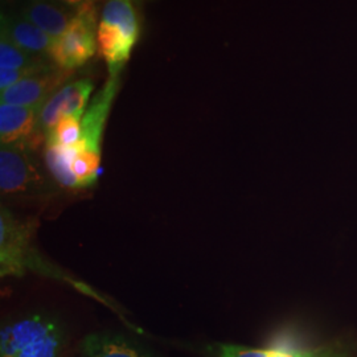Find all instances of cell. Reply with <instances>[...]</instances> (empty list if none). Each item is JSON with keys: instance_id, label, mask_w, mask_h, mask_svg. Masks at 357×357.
I'll return each mask as SVG.
<instances>
[{"instance_id": "cell-14", "label": "cell", "mask_w": 357, "mask_h": 357, "mask_svg": "<svg viewBox=\"0 0 357 357\" xmlns=\"http://www.w3.org/2000/svg\"><path fill=\"white\" fill-rule=\"evenodd\" d=\"M45 163L54 181L66 190H78V183L72 169L73 151L70 147H61L45 143Z\"/></svg>"}, {"instance_id": "cell-8", "label": "cell", "mask_w": 357, "mask_h": 357, "mask_svg": "<svg viewBox=\"0 0 357 357\" xmlns=\"http://www.w3.org/2000/svg\"><path fill=\"white\" fill-rule=\"evenodd\" d=\"M121 88L119 76H109L90 102L89 109L81 119V138L75 147H70L73 153H82L101 159V142L106 121L110 114L112 105Z\"/></svg>"}, {"instance_id": "cell-1", "label": "cell", "mask_w": 357, "mask_h": 357, "mask_svg": "<svg viewBox=\"0 0 357 357\" xmlns=\"http://www.w3.org/2000/svg\"><path fill=\"white\" fill-rule=\"evenodd\" d=\"M36 224L20 220L13 212L1 205L0 209V274L1 277H23L26 270H32L52 278L70 283L82 293L94 298L100 296L88 286L75 281L60 273L57 268H48V262L43 259L32 243Z\"/></svg>"}, {"instance_id": "cell-10", "label": "cell", "mask_w": 357, "mask_h": 357, "mask_svg": "<svg viewBox=\"0 0 357 357\" xmlns=\"http://www.w3.org/2000/svg\"><path fill=\"white\" fill-rule=\"evenodd\" d=\"M41 109L0 103V141L1 144H26L32 150Z\"/></svg>"}, {"instance_id": "cell-2", "label": "cell", "mask_w": 357, "mask_h": 357, "mask_svg": "<svg viewBox=\"0 0 357 357\" xmlns=\"http://www.w3.org/2000/svg\"><path fill=\"white\" fill-rule=\"evenodd\" d=\"M66 343L61 320L47 312H29L3 324L0 357H63Z\"/></svg>"}, {"instance_id": "cell-3", "label": "cell", "mask_w": 357, "mask_h": 357, "mask_svg": "<svg viewBox=\"0 0 357 357\" xmlns=\"http://www.w3.org/2000/svg\"><path fill=\"white\" fill-rule=\"evenodd\" d=\"M139 38L141 22L131 0H107L97 28V44L110 76H119Z\"/></svg>"}, {"instance_id": "cell-17", "label": "cell", "mask_w": 357, "mask_h": 357, "mask_svg": "<svg viewBox=\"0 0 357 357\" xmlns=\"http://www.w3.org/2000/svg\"><path fill=\"white\" fill-rule=\"evenodd\" d=\"M38 68H35V69H6V68H0V90L3 91V90L11 88L15 84L20 82L22 79H24L26 77L29 76Z\"/></svg>"}, {"instance_id": "cell-16", "label": "cell", "mask_w": 357, "mask_h": 357, "mask_svg": "<svg viewBox=\"0 0 357 357\" xmlns=\"http://www.w3.org/2000/svg\"><path fill=\"white\" fill-rule=\"evenodd\" d=\"M81 119L75 115H66L47 135V142L61 147H75L81 138Z\"/></svg>"}, {"instance_id": "cell-6", "label": "cell", "mask_w": 357, "mask_h": 357, "mask_svg": "<svg viewBox=\"0 0 357 357\" xmlns=\"http://www.w3.org/2000/svg\"><path fill=\"white\" fill-rule=\"evenodd\" d=\"M93 89L94 82L90 78H82L65 84L44 103L38 113V128L33 141L35 150L43 142H47V135L61 118L66 115L84 116Z\"/></svg>"}, {"instance_id": "cell-12", "label": "cell", "mask_w": 357, "mask_h": 357, "mask_svg": "<svg viewBox=\"0 0 357 357\" xmlns=\"http://www.w3.org/2000/svg\"><path fill=\"white\" fill-rule=\"evenodd\" d=\"M1 36L33 56H47L51 50L52 40L38 26L22 15L1 13Z\"/></svg>"}, {"instance_id": "cell-9", "label": "cell", "mask_w": 357, "mask_h": 357, "mask_svg": "<svg viewBox=\"0 0 357 357\" xmlns=\"http://www.w3.org/2000/svg\"><path fill=\"white\" fill-rule=\"evenodd\" d=\"M216 354L218 357H357V340L342 337L320 347L299 351L218 344L216 347Z\"/></svg>"}, {"instance_id": "cell-19", "label": "cell", "mask_w": 357, "mask_h": 357, "mask_svg": "<svg viewBox=\"0 0 357 357\" xmlns=\"http://www.w3.org/2000/svg\"><path fill=\"white\" fill-rule=\"evenodd\" d=\"M19 1H20V0H0V3H1V8H3V13H4V10H10V8L15 7Z\"/></svg>"}, {"instance_id": "cell-15", "label": "cell", "mask_w": 357, "mask_h": 357, "mask_svg": "<svg viewBox=\"0 0 357 357\" xmlns=\"http://www.w3.org/2000/svg\"><path fill=\"white\" fill-rule=\"evenodd\" d=\"M44 64L43 57L33 56L15 45L8 38H0V68L6 69H35Z\"/></svg>"}, {"instance_id": "cell-11", "label": "cell", "mask_w": 357, "mask_h": 357, "mask_svg": "<svg viewBox=\"0 0 357 357\" xmlns=\"http://www.w3.org/2000/svg\"><path fill=\"white\" fill-rule=\"evenodd\" d=\"M76 13L60 0H26L20 15L54 41L64 35Z\"/></svg>"}, {"instance_id": "cell-18", "label": "cell", "mask_w": 357, "mask_h": 357, "mask_svg": "<svg viewBox=\"0 0 357 357\" xmlns=\"http://www.w3.org/2000/svg\"><path fill=\"white\" fill-rule=\"evenodd\" d=\"M60 1H63L64 4L66 6H69L70 8H73V10H78L86 0H60Z\"/></svg>"}, {"instance_id": "cell-4", "label": "cell", "mask_w": 357, "mask_h": 357, "mask_svg": "<svg viewBox=\"0 0 357 357\" xmlns=\"http://www.w3.org/2000/svg\"><path fill=\"white\" fill-rule=\"evenodd\" d=\"M33 151L26 144H1L0 192L3 197L26 199L51 193L50 178L40 169Z\"/></svg>"}, {"instance_id": "cell-7", "label": "cell", "mask_w": 357, "mask_h": 357, "mask_svg": "<svg viewBox=\"0 0 357 357\" xmlns=\"http://www.w3.org/2000/svg\"><path fill=\"white\" fill-rule=\"evenodd\" d=\"M72 73L73 72L60 69L56 65L44 63L20 82L3 90L0 101L16 106L41 109L57 90L64 86Z\"/></svg>"}, {"instance_id": "cell-13", "label": "cell", "mask_w": 357, "mask_h": 357, "mask_svg": "<svg viewBox=\"0 0 357 357\" xmlns=\"http://www.w3.org/2000/svg\"><path fill=\"white\" fill-rule=\"evenodd\" d=\"M79 357L153 356L122 335L112 332H94L82 340Z\"/></svg>"}, {"instance_id": "cell-5", "label": "cell", "mask_w": 357, "mask_h": 357, "mask_svg": "<svg viewBox=\"0 0 357 357\" xmlns=\"http://www.w3.org/2000/svg\"><path fill=\"white\" fill-rule=\"evenodd\" d=\"M96 0H86L61 38L52 43L48 59L60 69L73 72L88 63L97 50Z\"/></svg>"}]
</instances>
